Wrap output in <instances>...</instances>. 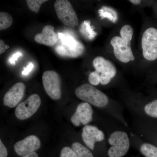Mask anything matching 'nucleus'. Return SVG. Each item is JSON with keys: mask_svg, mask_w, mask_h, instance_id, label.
<instances>
[{"mask_svg": "<svg viewBox=\"0 0 157 157\" xmlns=\"http://www.w3.org/2000/svg\"><path fill=\"white\" fill-rule=\"evenodd\" d=\"M134 30L131 25H126L123 26L121 29L120 35L121 38L127 44L131 45V41L133 37Z\"/></svg>", "mask_w": 157, "mask_h": 157, "instance_id": "nucleus-18", "label": "nucleus"}, {"mask_svg": "<svg viewBox=\"0 0 157 157\" xmlns=\"http://www.w3.org/2000/svg\"><path fill=\"white\" fill-rule=\"evenodd\" d=\"M144 109L147 115L151 117L157 118V100L147 104Z\"/></svg>", "mask_w": 157, "mask_h": 157, "instance_id": "nucleus-21", "label": "nucleus"}, {"mask_svg": "<svg viewBox=\"0 0 157 157\" xmlns=\"http://www.w3.org/2000/svg\"><path fill=\"white\" fill-rule=\"evenodd\" d=\"M58 37L61 45H57L55 50L59 55L69 57H77L84 52V45L75 37L70 35L59 33Z\"/></svg>", "mask_w": 157, "mask_h": 157, "instance_id": "nucleus-2", "label": "nucleus"}, {"mask_svg": "<svg viewBox=\"0 0 157 157\" xmlns=\"http://www.w3.org/2000/svg\"><path fill=\"white\" fill-rule=\"evenodd\" d=\"M108 142L112 146L108 151L109 157H122L128 151L130 142L125 132L117 131L109 136Z\"/></svg>", "mask_w": 157, "mask_h": 157, "instance_id": "nucleus-3", "label": "nucleus"}, {"mask_svg": "<svg viewBox=\"0 0 157 157\" xmlns=\"http://www.w3.org/2000/svg\"><path fill=\"white\" fill-rule=\"evenodd\" d=\"M82 139L86 146L91 150L94 148L96 142L103 141L104 139V133L97 127L86 125L82 129Z\"/></svg>", "mask_w": 157, "mask_h": 157, "instance_id": "nucleus-13", "label": "nucleus"}, {"mask_svg": "<svg viewBox=\"0 0 157 157\" xmlns=\"http://www.w3.org/2000/svg\"><path fill=\"white\" fill-rule=\"evenodd\" d=\"M72 148L76 153L77 157H94L88 149L78 142L73 143Z\"/></svg>", "mask_w": 157, "mask_h": 157, "instance_id": "nucleus-17", "label": "nucleus"}, {"mask_svg": "<svg viewBox=\"0 0 157 157\" xmlns=\"http://www.w3.org/2000/svg\"><path fill=\"white\" fill-rule=\"evenodd\" d=\"M80 32L84 37L90 40H93L97 35V33L90 25L89 20H85L82 22L80 26Z\"/></svg>", "mask_w": 157, "mask_h": 157, "instance_id": "nucleus-16", "label": "nucleus"}, {"mask_svg": "<svg viewBox=\"0 0 157 157\" xmlns=\"http://www.w3.org/2000/svg\"><path fill=\"white\" fill-rule=\"evenodd\" d=\"M41 147V142L37 136L30 135L17 142L14 145L15 152L18 155L24 156L35 152Z\"/></svg>", "mask_w": 157, "mask_h": 157, "instance_id": "nucleus-10", "label": "nucleus"}, {"mask_svg": "<svg viewBox=\"0 0 157 157\" xmlns=\"http://www.w3.org/2000/svg\"><path fill=\"white\" fill-rule=\"evenodd\" d=\"M41 104V98L39 95H31L26 101L20 104L16 107L15 110L16 117L21 120L31 117L39 109Z\"/></svg>", "mask_w": 157, "mask_h": 157, "instance_id": "nucleus-7", "label": "nucleus"}, {"mask_svg": "<svg viewBox=\"0 0 157 157\" xmlns=\"http://www.w3.org/2000/svg\"><path fill=\"white\" fill-rule=\"evenodd\" d=\"M75 94L80 100L100 108L106 107L108 103L107 96L92 85L85 83L75 90Z\"/></svg>", "mask_w": 157, "mask_h": 157, "instance_id": "nucleus-1", "label": "nucleus"}, {"mask_svg": "<svg viewBox=\"0 0 157 157\" xmlns=\"http://www.w3.org/2000/svg\"><path fill=\"white\" fill-rule=\"evenodd\" d=\"M13 23V18L9 13L6 12L0 13V30H3L9 28Z\"/></svg>", "mask_w": 157, "mask_h": 157, "instance_id": "nucleus-20", "label": "nucleus"}, {"mask_svg": "<svg viewBox=\"0 0 157 157\" xmlns=\"http://www.w3.org/2000/svg\"><path fill=\"white\" fill-rule=\"evenodd\" d=\"M22 56V53L20 52H15L14 54L12 55L9 59V63L11 65H15L16 64V62L17 61L18 59Z\"/></svg>", "mask_w": 157, "mask_h": 157, "instance_id": "nucleus-25", "label": "nucleus"}, {"mask_svg": "<svg viewBox=\"0 0 157 157\" xmlns=\"http://www.w3.org/2000/svg\"><path fill=\"white\" fill-rule=\"evenodd\" d=\"M6 50V45L3 40H0V54L4 53Z\"/></svg>", "mask_w": 157, "mask_h": 157, "instance_id": "nucleus-28", "label": "nucleus"}, {"mask_svg": "<svg viewBox=\"0 0 157 157\" xmlns=\"http://www.w3.org/2000/svg\"><path fill=\"white\" fill-rule=\"evenodd\" d=\"M8 154V151L6 147L2 142V140H0V157H7Z\"/></svg>", "mask_w": 157, "mask_h": 157, "instance_id": "nucleus-27", "label": "nucleus"}, {"mask_svg": "<svg viewBox=\"0 0 157 157\" xmlns=\"http://www.w3.org/2000/svg\"><path fill=\"white\" fill-rule=\"evenodd\" d=\"M100 17L102 19L107 18L113 23H116L118 19V14L117 11L112 8L104 6L98 11Z\"/></svg>", "mask_w": 157, "mask_h": 157, "instance_id": "nucleus-15", "label": "nucleus"}, {"mask_svg": "<svg viewBox=\"0 0 157 157\" xmlns=\"http://www.w3.org/2000/svg\"><path fill=\"white\" fill-rule=\"evenodd\" d=\"M54 8L59 19L64 24L72 28L78 25V17L70 1L57 0Z\"/></svg>", "mask_w": 157, "mask_h": 157, "instance_id": "nucleus-4", "label": "nucleus"}, {"mask_svg": "<svg viewBox=\"0 0 157 157\" xmlns=\"http://www.w3.org/2000/svg\"><path fill=\"white\" fill-rule=\"evenodd\" d=\"M25 89V85L18 82L14 85L5 94L3 103L5 106L14 108L23 98Z\"/></svg>", "mask_w": 157, "mask_h": 157, "instance_id": "nucleus-12", "label": "nucleus"}, {"mask_svg": "<svg viewBox=\"0 0 157 157\" xmlns=\"http://www.w3.org/2000/svg\"><path fill=\"white\" fill-rule=\"evenodd\" d=\"M130 2L135 5H139L141 3V1L140 0H130Z\"/></svg>", "mask_w": 157, "mask_h": 157, "instance_id": "nucleus-30", "label": "nucleus"}, {"mask_svg": "<svg viewBox=\"0 0 157 157\" xmlns=\"http://www.w3.org/2000/svg\"><path fill=\"white\" fill-rule=\"evenodd\" d=\"M9 45H6V49H8V48H9Z\"/></svg>", "mask_w": 157, "mask_h": 157, "instance_id": "nucleus-31", "label": "nucleus"}, {"mask_svg": "<svg viewBox=\"0 0 157 157\" xmlns=\"http://www.w3.org/2000/svg\"><path fill=\"white\" fill-rule=\"evenodd\" d=\"M144 58L153 61L157 59V29L149 28L144 31L141 40Z\"/></svg>", "mask_w": 157, "mask_h": 157, "instance_id": "nucleus-5", "label": "nucleus"}, {"mask_svg": "<svg viewBox=\"0 0 157 157\" xmlns=\"http://www.w3.org/2000/svg\"><path fill=\"white\" fill-rule=\"evenodd\" d=\"M89 81L92 85H98L100 82V74L96 71L92 72L89 76Z\"/></svg>", "mask_w": 157, "mask_h": 157, "instance_id": "nucleus-23", "label": "nucleus"}, {"mask_svg": "<svg viewBox=\"0 0 157 157\" xmlns=\"http://www.w3.org/2000/svg\"><path fill=\"white\" fill-rule=\"evenodd\" d=\"M46 2V0H27L26 3L31 11L38 13L41 5Z\"/></svg>", "mask_w": 157, "mask_h": 157, "instance_id": "nucleus-22", "label": "nucleus"}, {"mask_svg": "<svg viewBox=\"0 0 157 157\" xmlns=\"http://www.w3.org/2000/svg\"><path fill=\"white\" fill-rule=\"evenodd\" d=\"M22 157H39V156H38V155L36 153L33 152L27 155L24 156Z\"/></svg>", "mask_w": 157, "mask_h": 157, "instance_id": "nucleus-29", "label": "nucleus"}, {"mask_svg": "<svg viewBox=\"0 0 157 157\" xmlns=\"http://www.w3.org/2000/svg\"><path fill=\"white\" fill-rule=\"evenodd\" d=\"M58 38L54 28L52 26L47 25L43 28L42 33L35 36V40L39 44L51 46L56 44Z\"/></svg>", "mask_w": 157, "mask_h": 157, "instance_id": "nucleus-14", "label": "nucleus"}, {"mask_svg": "<svg viewBox=\"0 0 157 157\" xmlns=\"http://www.w3.org/2000/svg\"><path fill=\"white\" fill-rule=\"evenodd\" d=\"M140 150L145 157H157V147L151 144H144L140 147Z\"/></svg>", "mask_w": 157, "mask_h": 157, "instance_id": "nucleus-19", "label": "nucleus"}, {"mask_svg": "<svg viewBox=\"0 0 157 157\" xmlns=\"http://www.w3.org/2000/svg\"><path fill=\"white\" fill-rule=\"evenodd\" d=\"M93 65L96 72L100 74L101 84L105 85L109 83L116 74V69L114 65L103 57L98 56L94 59Z\"/></svg>", "mask_w": 157, "mask_h": 157, "instance_id": "nucleus-8", "label": "nucleus"}, {"mask_svg": "<svg viewBox=\"0 0 157 157\" xmlns=\"http://www.w3.org/2000/svg\"><path fill=\"white\" fill-rule=\"evenodd\" d=\"M34 67V65L32 62L29 63L28 65L26 67H25L22 72V74L24 76H27L31 71L33 70Z\"/></svg>", "mask_w": 157, "mask_h": 157, "instance_id": "nucleus-26", "label": "nucleus"}, {"mask_svg": "<svg viewBox=\"0 0 157 157\" xmlns=\"http://www.w3.org/2000/svg\"><path fill=\"white\" fill-rule=\"evenodd\" d=\"M93 110L89 103L86 102L79 104L76 111L71 118L72 123L76 127L81 124L86 125L93 120Z\"/></svg>", "mask_w": 157, "mask_h": 157, "instance_id": "nucleus-11", "label": "nucleus"}, {"mask_svg": "<svg viewBox=\"0 0 157 157\" xmlns=\"http://www.w3.org/2000/svg\"><path fill=\"white\" fill-rule=\"evenodd\" d=\"M43 87L46 93L52 99H59L61 97V82L58 73L53 70H48L42 75Z\"/></svg>", "mask_w": 157, "mask_h": 157, "instance_id": "nucleus-6", "label": "nucleus"}, {"mask_svg": "<svg viewBox=\"0 0 157 157\" xmlns=\"http://www.w3.org/2000/svg\"><path fill=\"white\" fill-rule=\"evenodd\" d=\"M60 157H77V156L73 149L69 147H65L62 149Z\"/></svg>", "mask_w": 157, "mask_h": 157, "instance_id": "nucleus-24", "label": "nucleus"}, {"mask_svg": "<svg viewBox=\"0 0 157 157\" xmlns=\"http://www.w3.org/2000/svg\"><path fill=\"white\" fill-rule=\"evenodd\" d=\"M110 43L113 48L114 55L120 61L128 63L135 60L131 45L127 44L121 37H113L110 41Z\"/></svg>", "mask_w": 157, "mask_h": 157, "instance_id": "nucleus-9", "label": "nucleus"}]
</instances>
